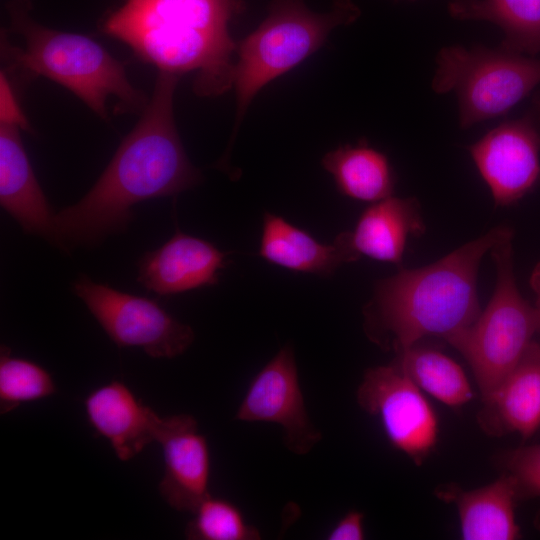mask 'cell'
<instances>
[{
  "mask_svg": "<svg viewBox=\"0 0 540 540\" xmlns=\"http://www.w3.org/2000/svg\"><path fill=\"white\" fill-rule=\"evenodd\" d=\"M468 150L497 205L533 190L540 183V92L521 116L501 122Z\"/></svg>",
  "mask_w": 540,
  "mask_h": 540,
  "instance_id": "30bf717a",
  "label": "cell"
},
{
  "mask_svg": "<svg viewBox=\"0 0 540 540\" xmlns=\"http://www.w3.org/2000/svg\"><path fill=\"white\" fill-rule=\"evenodd\" d=\"M13 23L23 46L2 43L11 66L66 87L102 119L108 118L109 96L117 97L124 108L133 111L147 105L144 94L129 81L124 66L91 38L44 27L19 9Z\"/></svg>",
  "mask_w": 540,
  "mask_h": 540,
  "instance_id": "277c9868",
  "label": "cell"
},
{
  "mask_svg": "<svg viewBox=\"0 0 540 540\" xmlns=\"http://www.w3.org/2000/svg\"><path fill=\"white\" fill-rule=\"evenodd\" d=\"M227 255L209 241L177 230L166 243L140 258L137 281L160 296L215 285Z\"/></svg>",
  "mask_w": 540,
  "mask_h": 540,
  "instance_id": "4fadbf2b",
  "label": "cell"
},
{
  "mask_svg": "<svg viewBox=\"0 0 540 540\" xmlns=\"http://www.w3.org/2000/svg\"><path fill=\"white\" fill-rule=\"evenodd\" d=\"M84 407L90 426L109 441L121 461L134 458L155 441L159 415L119 380L91 391Z\"/></svg>",
  "mask_w": 540,
  "mask_h": 540,
  "instance_id": "9a60e30c",
  "label": "cell"
},
{
  "mask_svg": "<svg viewBox=\"0 0 540 540\" xmlns=\"http://www.w3.org/2000/svg\"><path fill=\"white\" fill-rule=\"evenodd\" d=\"M359 16L360 9L351 0H336L327 13L310 11L302 0H274L264 21L237 44L234 134L265 85L316 52L334 28L348 25Z\"/></svg>",
  "mask_w": 540,
  "mask_h": 540,
  "instance_id": "5b68a950",
  "label": "cell"
},
{
  "mask_svg": "<svg viewBox=\"0 0 540 540\" xmlns=\"http://www.w3.org/2000/svg\"><path fill=\"white\" fill-rule=\"evenodd\" d=\"M435 63L431 88L455 93L461 129L506 115L540 84V59L500 46H445Z\"/></svg>",
  "mask_w": 540,
  "mask_h": 540,
  "instance_id": "52a82bcc",
  "label": "cell"
},
{
  "mask_svg": "<svg viewBox=\"0 0 540 540\" xmlns=\"http://www.w3.org/2000/svg\"><path fill=\"white\" fill-rule=\"evenodd\" d=\"M357 401L379 418L393 447L420 465L438 440L437 415L422 390L395 363L366 371Z\"/></svg>",
  "mask_w": 540,
  "mask_h": 540,
  "instance_id": "9c48e42d",
  "label": "cell"
},
{
  "mask_svg": "<svg viewBox=\"0 0 540 540\" xmlns=\"http://www.w3.org/2000/svg\"><path fill=\"white\" fill-rule=\"evenodd\" d=\"M394 362L423 391L450 407H460L473 398L469 380L449 356L417 344L398 353Z\"/></svg>",
  "mask_w": 540,
  "mask_h": 540,
  "instance_id": "7402d4cb",
  "label": "cell"
},
{
  "mask_svg": "<svg viewBox=\"0 0 540 540\" xmlns=\"http://www.w3.org/2000/svg\"><path fill=\"white\" fill-rule=\"evenodd\" d=\"M241 7L238 0H126L103 29L159 71L196 72L195 93L216 96L233 86L229 22Z\"/></svg>",
  "mask_w": 540,
  "mask_h": 540,
  "instance_id": "3957f363",
  "label": "cell"
},
{
  "mask_svg": "<svg viewBox=\"0 0 540 540\" xmlns=\"http://www.w3.org/2000/svg\"><path fill=\"white\" fill-rule=\"evenodd\" d=\"M364 538V514L357 510L347 512L327 535L329 540H362Z\"/></svg>",
  "mask_w": 540,
  "mask_h": 540,
  "instance_id": "484cf974",
  "label": "cell"
},
{
  "mask_svg": "<svg viewBox=\"0 0 540 540\" xmlns=\"http://www.w3.org/2000/svg\"><path fill=\"white\" fill-rule=\"evenodd\" d=\"M72 290L120 348L139 347L153 358H174L195 339L189 325L153 299L114 289L85 274L72 283Z\"/></svg>",
  "mask_w": 540,
  "mask_h": 540,
  "instance_id": "ba28073f",
  "label": "cell"
},
{
  "mask_svg": "<svg viewBox=\"0 0 540 540\" xmlns=\"http://www.w3.org/2000/svg\"><path fill=\"white\" fill-rule=\"evenodd\" d=\"M0 91H1V101H0V119L3 122L15 123L21 126L23 129L28 128V122L22 113L21 108L19 107L12 87L7 80L5 74L1 73L0 77Z\"/></svg>",
  "mask_w": 540,
  "mask_h": 540,
  "instance_id": "4316f807",
  "label": "cell"
},
{
  "mask_svg": "<svg viewBox=\"0 0 540 540\" xmlns=\"http://www.w3.org/2000/svg\"><path fill=\"white\" fill-rule=\"evenodd\" d=\"M478 420L493 436L517 433L523 438L540 428V346L532 342L516 366L485 398Z\"/></svg>",
  "mask_w": 540,
  "mask_h": 540,
  "instance_id": "2e32d148",
  "label": "cell"
},
{
  "mask_svg": "<svg viewBox=\"0 0 540 540\" xmlns=\"http://www.w3.org/2000/svg\"><path fill=\"white\" fill-rule=\"evenodd\" d=\"M235 418L280 425L287 448L298 455L307 454L320 441L321 433L306 411L291 346L280 349L255 375Z\"/></svg>",
  "mask_w": 540,
  "mask_h": 540,
  "instance_id": "8fae6325",
  "label": "cell"
},
{
  "mask_svg": "<svg viewBox=\"0 0 540 540\" xmlns=\"http://www.w3.org/2000/svg\"><path fill=\"white\" fill-rule=\"evenodd\" d=\"M490 252L496 267L492 298L472 324L446 340L471 366L482 398L503 381L540 333V308L530 305L516 285L512 234Z\"/></svg>",
  "mask_w": 540,
  "mask_h": 540,
  "instance_id": "8992f818",
  "label": "cell"
},
{
  "mask_svg": "<svg viewBox=\"0 0 540 540\" xmlns=\"http://www.w3.org/2000/svg\"><path fill=\"white\" fill-rule=\"evenodd\" d=\"M258 254L266 261L291 271L332 275L342 264L360 257L350 246L347 232L332 244H323L281 216L265 213Z\"/></svg>",
  "mask_w": 540,
  "mask_h": 540,
  "instance_id": "e0dca14e",
  "label": "cell"
},
{
  "mask_svg": "<svg viewBox=\"0 0 540 540\" xmlns=\"http://www.w3.org/2000/svg\"><path fill=\"white\" fill-rule=\"evenodd\" d=\"M185 536L193 540H257L259 530L250 525L231 501L208 495L193 511Z\"/></svg>",
  "mask_w": 540,
  "mask_h": 540,
  "instance_id": "cb8c5ba5",
  "label": "cell"
},
{
  "mask_svg": "<svg viewBox=\"0 0 540 540\" xmlns=\"http://www.w3.org/2000/svg\"><path fill=\"white\" fill-rule=\"evenodd\" d=\"M439 499L455 504L464 540H514L520 537L515 519L519 497L507 473L480 488L464 490L452 484L437 489Z\"/></svg>",
  "mask_w": 540,
  "mask_h": 540,
  "instance_id": "ac0fdd59",
  "label": "cell"
},
{
  "mask_svg": "<svg viewBox=\"0 0 540 540\" xmlns=\"http://www.w3.org/2000/svg\"><path fill=\"white\" fill-rule=\"evenodd\" d=\"M448 11L457 20L498 26L506 50L532 57L540 52V0H449Z\"/></svg>",
  "mask_w": 540,
  "mask_h": 540,
  "instance_id": "44dd1931",
  "label": "cell"
},
{
  "mask_svg": "<svg viewBox=\"0 0 540 540\" xmlns=\"http://www.w3.org/2000/svg\"><path fill=\"white\" fill-rule=\"evenodd\" d=\"M424 231L420 207L415 198L389 196L364 210L352 232H347L352 249L360 257L399 265L409 236Z\"/></svg>",
  "mask_w": 540,
  "mask_h": 540,
  "instance_id": "d6986e66",
  "label": "cell"
},
{
  "mask_svg": "<svg viewBox=\"0 0 540 540\" xmlns=\"http://www.w3.org/2000/svg\"><path fill=\"white\" fill-rule=\"evenodd\" d=\"M57 391L52 375L38 363L0 350V412L13 411L24 403L47 398Z\"/></svg>",
  "mask_w": 540,
  "mask_h": 540,
  "instance_id": "603a6c76",
  "label": "cell"
},
{
  "mask_svg": "<svg viewBox=\"0 0 540 540\" xmlns=\"http://www.w3.org/2000/svg\"><path fill=\"white\" fill-rule=\"evenodd\" d=\"M155 442L160 444L164 460L158 485L161 497L173 509L192 514L209 495L211 459L206 437L192 415L178 414L159 416Z\"/></svg>",
  "mask_w": 540,
  "mask_h": 540,
  "instance_id": "7c38bea8",
  "label": "cell"
},
{
  "mask_svg": "<svg viewBox=\"0 0 540 540\" xmlns=\"http://www.w3.org/2000/svg\"><path fill=\"white\" fill-rule=\"evenodd\" d=\"M21 126L0 121V204L25 233L59 247L55 214L21 140Z\"/></svg>",
  "mask_w": 540,
  "mask_h": 540,
  "instance_id": "5bb4252c",
  "label": "cell"
},
{
  "mask_svg": "<svg viewBox=\"0 0 540 540\" xmlns=\"http://www.w3.org/2000/svg\"><path fill=\"white\" fill-rule=\"evenodd\" d=\"M510 234L509 227H496L432 264L379 280L363 311L368 337L399 353L424 337L447 340L468 327L480 313V262Z\"/></svg>",
  "mask_w": 540,
  "mask_h": 540,
  "instance_id": "7a4b0ae2",
  "label": "cell"
},
{
  "mask_svg": "<svg viewBox=\"0 0 540 540\" xmlns=\"http://www.w3.org/2000/svg\"><path fill=\"white\" fill-rule=\"evenodd\" d=\"M531 282H532V287L537 294L536 306L540 308V264H538V266L535 268L532 275Z\"/></svg>",
  "mask_w": 540,
  "mask_h": 540,
  "instance_id": "83f0119b",
  "label": "cell"
},
{
  "mask_svg": "<svg viewBox=\"0 0 540 540\" xmlns=\"http://www.w3.org/2000/svg\"><path fill=\"white\" fill-rule=\"evenodd\" d=\"M504 466L514 479L519 496H540V444L509 452Z\"/></svg>",
  "mask_w": 540,
  "mask_h": 540,
  "instance_id": "d4e9b609",
  "label": "cell"
},
{
  "mask_svg": "<svg viewBox=\"0 0 540 540\" xmlns=\"http://www.w3.org/2000/svg\"><path fill=\"white\" fill-rule=\"evenodd\" d=\"M343 195L365 202H377L392 195L394 173L387 156L366 141L346 144L328 152L322 159Z\"/></svg>",
  "mask_w": 540,
  "mask_h": 540,
  "instance_id": "ffe728a7",
  "label": "cell"
},
{
  "mask_svg": "<svg viewBox=\"0 0 540 540\" xmlns=\"http://www.w3.org/2000/svg\"><path fill=\"white\" fill-rule=\"evenodd\" d=\"M179 75L159 71L141 118L91 189L55 214L59 248L95 245L124 231L139 202L175 196L202 181L176 129L173 98Z\"/></svg>",
  "mask_w": 540,
  "mask_h": 540,
  "instance_id": "6da1fadb",
  "label": "cell"
}]
</instances>
